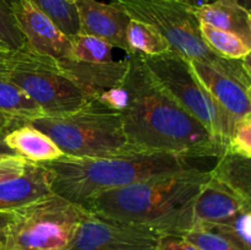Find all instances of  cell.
Returning <instances> with one entry per match:
<instances>
[{"mask_svg":"<svg viewBox=\"0 0 251 250\" xmlns=\"http://www.w3.org/2000/svg\"><path fill=\"white\" fill-rule=\"evenodd\" d=\"M211 228L234 243L240 250H251V199L232 220Z\"/></svg>","mask_w":251,"mask_h":250,"instance_id":"cb8c5ba5","label":"cell"},{"mask_svg":"<svg viewBox=\"0 0 251 250\" xmlns=\"http://www.w3.org/2000/svg\"><path fill=\"white\" fill-rule=\"evenodd\" d=\"M24 120L19 119L15 115L10 114V113L4 112V110L0 109V137H4V135L6 132H9L10 130H12L14 127L19 126V125L24 124Z\"/></svg>","mask_w":251,"mask_h":250,"instance_id":"4dcf8cb0","label":"cell"},{"mask_svg":"<svg viewBox=\"0 0 251 250\" xmlns=\"http://www.w3.org/2000/svg\"><path fill=\"white\" fill-rule=\"evenodd\" d=\"M248 92H249V96H250V98H251V83H250L249 88H248Z\"/></svg>","mask_w":251,"mask_h":250,"instance_id":"74e56055","label":"cell"},{"mask_svg":"<svg viewBox=\"0 0 251 250\" xmlns=\"http://www.w3.org/2000/svg\"><path fill=\"white\" fill-rule=\"evenodd\" d=\"M2 249V243H0V250Z\"/></svg>","mask_w":251,"mask_h":250,"instance_id":"60d3db41","label":"cell"},{"mask_svg":"<svg viewBox=\"0 0 251 250\" xmlns=\"http://www.w3.org/2000/svg\"><path fill=\"white\" fill-rule=\"evenodd\" d=\"M96 98L107 108L119 113L123 109H125V107L127 105V102H129V95H127L126 90L122 86V83L119 86H117V87H113L104 91V92H102Z\"/></svg>","mask_w":251,"mask_h":250,"instance_id":"83f0119b","label":"cell"},{"mask_svg":"<svg viewBox=\"0 0 251 250\" xmlns=\"http://www.w3.org/2000/svg\"><path fill=\"white\" fill-rule=\"evenodd\" d=\"M200 31L206 44L216 54L226 59L242 60L251 50V47L248 46L237 34L222 31V29H218L207 24H201V22Z\"/></svg>","mask_w":251,"mask_h":250,"instance_id":"ffe728a7","label":"cell"},{"mask_svg":"<svg viewBox=\"0 0 251 250\" xmlns=\"http://www.w3.org/2000/svg\"><path fill=\"white\" fill-rule=\"evenodd\" d=\"M245 203L239 195L211 175L194 203V227H212L228 222L244 208Z\"/></svg>","mask_w":251,"mask_h":250,"instance_id":"5bb4252c","label":"cell"},{"mask_svg":"<svg viewBox=\"0 0 251 250\" xmlns=\"http://www.w3.org/2000/svg\"><path fill=\"white\" fill-rule=\"evenodd\" d=\"M0 75L26 93L43 114H61L82 107L88 98L58 60L25 46L0 50Z\"/></svg>","mask_w":251,"mask_h":250,"instance_id":"8992f818","label":"cell"},{"mask_svg":"<svg viewBox=\"0 0 251 250\" xmlns=\"http://www.w3.org/2000/svg\"><path fill=\"white\" fill-rule=\"evenodd\" d=\"M27 123L50 137L65 156L104 157L132 151L119 112L97 98L61 114H42Z\"/></svg>","mask_w":251,"mask_h":250,"instance_id":"277c9868","label":"cell"},{"mask_svg":"<svg viewBox=\"0 0 251 250\" xmlns=\"http://www.w3.org/2000/svg\"><path fill=\"white\" fill-rule=\"evenodd\" d=\"M90 211L56 194L15 210L1 250H68Z\"/></svg>","mask_w":251,"mask_h":250,"instance_id":"52a82bcc","label":"cell"},{"mask_svg":"<svg viewBox=\"0 0 251 250\" xmlns=\"http://www.w3.org/2000/svg\"><path fill=\"white\" fill-rule=\"evenodd\" d=\"M47 15L68 37L80 32L77 9L69 0H29Z\"/></svg>","mask_w":251,"mask_h":250,"instance_id":"603a6c76","label":"cell"},{"mask_svg":"<svg viewBox=\"0 0 251 250\" xmlns=\"http://www.w3.org/2000/svg\"><path fill=\"white\" fill-rule=\"evenodd\" d=\"M50 194L53 193L46 167L27 161L24 173L0 181V210L15 211Z\"/></svg>","mask_w":251,"mask_h":250,"instance_id":"9a60e30c","label":"cell"},{"mask_svg":"<svg viewBox=\"0 0 251 250\" xmlns=\"http://www.w3.org/2000/svg\"><path fill=\"white\" fill-rule=\"evenodd\" d=\"M69 1H70V2H74V4H75V2L77 1V0H69Z\"/></svg>","mask_w":251,"mask_h":250,"instance_id":"f35d334b","label":"cell"},{"mask_svg":"<svg viewBox=\"0 0 251 250\" xmlns=\"http://www.w3.org/2000/svg\"><path fill=\"white\" fill-rule=\"evenodd\" d=\"M42 164L49 173L51 193L82 206L103 191L194 167L184 157L166 152H127L104 157L63 156Z\"/></svg>","mask_w":251,"mask_h":250,"instance_id":"3957f363","label":"cell"},{"mask_svg":"<svg viewBox=\"0 0 251 250\" xmlns=\"http://www.w3.org/2000/svg\"><path fill=\"white\" fill-rule=\"evenodd\" d=\"M10 157H20L5 144L4 137H0V159L4 158H10Z\"/></svg>","mask_w":251,"mask_h":250,"instance_id":"d6a6232c","label":"cell"},{"mask_svg":"<svg viewBox=\"0 0 251 250\" xmlns=\"http://www.w3.org/2000/svg\"><path fill=\"white\" fill-rule=\"evenodd\" d=\"M211 175L222 181L230 190L239 195L245 202L251 199V158L226 151L218 157V162Z\"/></svg>","mask_w":251,"mask_h":250,"instance_id":"ac0fdd59","label":"cell"},{"mask_svg":"<svg viewBox=\"0 0 251 250\" xmlns=\"http://www.w3.org/2000/svg\"><path fill=\"white\" fill-rule=\"evenodd\" d=\"M194 74L213 100L235 120L251 114L250 82L205 63L189 60Z\"/></svg>","mask_w":251,"mask_h":250,"instance_id":"7c38bea8","label":"cell"},{"mask_svg":"<svg viewBox=\"0 0 251 250\" xmlns=\"http://www.w3.org/2000/svg\"><path fill=\"white\" fill-rule=\"evenodd\" d=\"M196 19L222 31L237 34L251 47V27L248 10L237 0H213L201 5H194Z\"/></svg>","mask_w":251,"mask_h":250,"instance_id":"2e32d148","label":"cell"},{"mask_svg":"<svg viewBox=\"0 0 251 250\" xmlns=\"http://www.w3.org/2000/svg\"><path fill=\"white\" fill-rule=\"evenodd\" d=\"M242 65L243 68H244L245 73L248 74V76H249V78L251 80V50L242 59Z\"/></svg>","mask_w":251,"mask_h":250,"instance_id":"836d02e7","label":"cell"},{"mask_svg":"<svg viewBox=\"0 0 251 250\" xmlns=\"http://www.w3.org/2000/svg\"><path fill=\"white\" fill-rule=\"evenodd\" d=\"M27 161L21 157H10L0 159V181L15 178L24 173Z\"/></svg>","mask_w":251,"mask_h":250,"instance_id":"f1b7e54d","label":"cell"},{"mask_svg":"<svg viewBox=\"0 0 251 250\" xmlns=\"http://www.w3.org/2000/svg\"><path fill=\"white\" fill-rule=\"evenodd\" d=\"M162 235L149 228L90 215L68 250H158Z\"/></svg>","mask_w":251,"mask_h":250,"instance_id":"9c48e42d","label":"cell"},{"mask_svg":"<svg viewBox=\"0 0 251 250\" xmlns=\"http://www.w3.org/2000/svg\"><path fill=\"white\" fill-rule=\"evenodd\" d=\"M127 53H139L142 55H159L172 50L166 38L150 25L130 19L126 28Z\"/></svg>","mask_w":251,"mask_h":250,"instance_id":"d6986e66","label":"cell"},{"mask_svg":"<svg viewBox=\"0 0 251 250\" xmlns=\"http://www.w3.org/2000/svg\"><path fill=\"white\" fill-rule=\"evenodd\" d=\"M113 46L103 39L77 33L71 37V51L68 59L82 63H108L113 60Z\"/></svg>","mask_w":251,"mask_h":250,"instance_id":"7402d4cb","label":"cell"},{"mask_svg":"<svg viewBox=\"0 0 251 250\" xmlns=\"http://www.w3.org/2000/svg\"><path fill=\"white\" fill-rule=\"evenodd\" d=\"M226 151L251 158V114L237 120Z\"/></svg>","mask_w":251,"mask_h":250,"instance_id":"4316f807","label":"cell"},{"mask_svg":"<svg viewBox=\"0 0 251 250\" xmlns=\"http://www.w3.org/2000/svg\"><path fill=\"white\" fill-rule=\"evenodd\" d=\"M15 220V211L0 210V243L4 242L5 230Z\"/></svg>","mask_w":251,"mask_h":250,"instance_id":"1f68e13d","label":"cell"},{"mask_svg":"<svg viewBox=\"0 0 251 250\" xmlns=\"http://www.w3.org/2000/svg\"><path fill=\"white\" fill-rule=\"evenodd\" d=\"M5 49H7V48L1 43V42H0V50H5Z\"/></svg>","mask_w":251,"mask_h":250,"instance_id":"8d00e7d4","label":"cell"},{"mask_svg":"<svg viewBox=\"0 0 251 250\" xmlns=\"http://www.w3.org/2000/svg\"><path fill=\"white\" fill-rule=\"evenodd\" d=\"M202 1H206V2H210V1H213V0H202Z\"/></svg>","mask_w":251,"mask_h":250,"instance_id":"ab89813d","label":"cell"},{"mask_svg":"<svg viewBox=\"0 0 251 250\" xmlns=\"http://www.w3.org/2000/svg\"><path fill=\"white\" fill-rule=\"evenodd\" d=\"M126 56L122 86L129 102L120 117L132 151L166 152L186 159L222 156L226 147L159 85L141 54Z\"/></svg>","mask_w":251,"mask_h":250,"instance_id":"6da1fadb","label":"cell"},{"mask_svg":"<svg viewBox=\"0 0 251 250\" xmlns=\"http://www.w3.org/2000/svg\"><path fill=\"white\" fill-rule=\"evenodd\" d=\"M75 6L80 21L78 33L98 37L113 48L127 53L126 28L130 17L117 1L105 4L97 0H77Z\"/></svg>","mask_w":251,"mask_h":250,"instance_id":"8fae6325","label":"cell"},{"mask_svg":"<svg viewBox=\"0 0 251 250\" xmlns=\"http://www.w3.org/2000/svg\"><path fill=\"white\" fill-rule=\"evenodd\" d=\"M183 238L200 250H240L228 238L223 237L211 228L195 225Z\"/></svg>","mask_w":251,"mask_h":250,"instance_id":"484cf974","label":"cell"},{"mask_svg":"<svg viewBox=\"0 0 251 250\" xmlns=\"http://www.w3.org/2000/svg\"><path fill=\"white\" fill-rule=\"evenodd\" d=\"M58 63L88 98H96L104 91L119 86L129 65L127 56L108 63H82L68 58L59 59Z\"/></svg>","mask_w":251,"mask_h":250,"instance_id":"4fadbf2b","label":"cell"},{"mask_svg":"<svg viewBox=\"0 0 251 250\" xmlns=\"http://www.w3.org/2000/svg\"><path fill=\"white\" fill-rule=\"evenodd\" d=\"M237 1H238V4L242 5L244 9H247V10L251 9V0H237Z\"/></svg>","mask_w":251,"mask_h":250,"instance_id":"e575fe53","label":"cell"},{"mask_svg":"<svg viewBox=\"0 0 251 250\" xmlns=\"http://www.w3.org/2000/svg\"><path fill=\"white\" fill-rule=\"evenodd\" d=\"M131 20L156 28L171 44L172 49L188 60H196L226 71L251 82L242 60L226 59L216 54L203 41L200 22L194 5L186 0H114Z\"/></svg>","mask_w":251,"mask_h":250,"instance_id":"5b68a950","label":"cell"},{"mask_svg":"<svg viewBox=\"0 0 251 250\" xmlns=\"http://www.w3.org/2000/svg\"><path fill=\"white\" fill-rule=\"evenodd\" d=\"M4 141L17 156L33 163H46L65 156L50 137L29 123H24L6 132Z\"/></svg>","mask_w":251,"mask_h":250,"instance_id":"e0dca14e","label":"cell"},{"mask_svg":"<svg viewBox=\"0 0 251 250\" xmlns=\"http://www.w3.org/2000/svg\"><path fill=\"white\" fill-rule=\"evenodd\" d=\"M12 10L29 49L56 60L70 56V37L33 2L29 0H12Z\"/></svg>","mask_w":251,"mask_h":250,"instance_id":"30bf717a","label":"cell"},{"mask_svg":"<svg viewBox=\"0 0 251 250\" xmlns=\"http://www.w3.org/2000/svg\"><path fill=\"white\" fill-rule=\"evenodd\" d=\"M142 59L159 85L227 150L237 120L213 100L188 59L174 49L159 55H142Z\"/></svg>","mask_w":251,"mask_h":250,"instance_id":"ba28073f","label":"cell"},{"mask_svg":"<svg viewBox=\"0 0 251 250\" xmlns=\"http://www.w3.org/2000/svg\"><path fill=\"white\" fill-rule=\"evenodd\" d=\"M0 42L10 50L26 46V38L14 15L12 0H0Z\"/></svg>","mask_w":251,"mask_h":250,"instance_id":"d4e9b609","label":"cell"},{"mask_svg":"<svg viewBox=\"0 0 251 250\" xmlns=\"http://www.w3.org/2000/svg\"><path fill=\"white\" fill-rule=\"evenodd\" d=\"M211 172L196 167L103 191L85 203L88 211L164 235L184 237L194 227V203Z\"/></svg>","mask_w":251,"mask_h":250,"instance_id":"7a4b0ae2","label":"cell"},{"mask_svg":"<svg viewBox=\"0 0 251 250\" xmlns=\"http://www.w3.org/2000/svg\"><path fill=\"white\" fill-rule=\"evenodd\" d=\"M0 109L24 122L43 114L41 108L17 86L0 75Z\"/></svg>","mask_w":251,"mask_h":250,"instance_id":"44dd1931","label":"cell"},{"mask_svg":"<svg viewBox=\"0 0 251 250\" xmlns=\"http://www.w3.org/2000/svg\"><path fill=\"white\" fill-rule=\"evenodd\" d=\"M158 250H200L198 247L183 237L176 235H164L161 238Z\"/></svg>","mask_w":251,"mask_h":250,"instance_id":"f546056e","label":"cell"},{"mask_svg":"<svg viewBox=\"0 0 251 250\" xmlns=\"http://www.w3.org/2000/svg\"><path fill=\"white\" fill-rule=\"evenodd\" d=\"M248 16H249V24H250V27H251V9L248 10Z\"/></svg>","mask_w":251,"mask_h":250,"instance_id":"d590c367","label":"cell"}]
</instances>
